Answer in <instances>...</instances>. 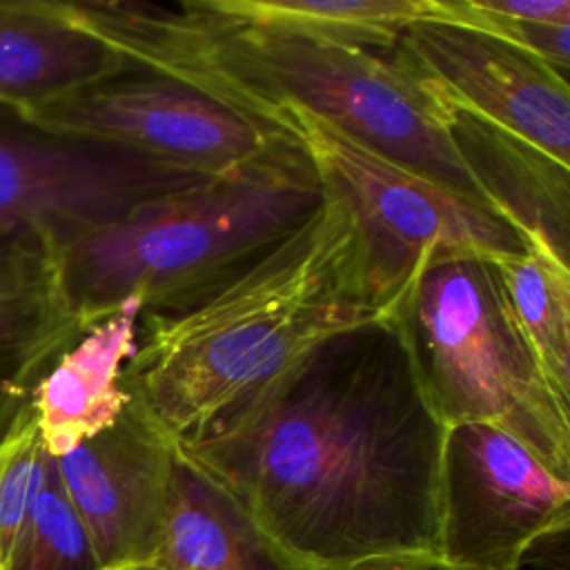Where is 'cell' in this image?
Instances as JSON below:
<instances>
[{
  "mask_svg": "<svg viewBox=\"0 0 570 570\" xmlns=\"http://www.w3.org/2000/svg\"><path fill=\"white\" fill-rule=\"evenodd\" d=\"M448 131L483 200L570 267V174L537 145L450 100Z\"/></svg>",
  "mask_w": 570,
  "mask_h": 570,
  "instance_id": "13",
  "label": "cell"
},
{
  "mask_svg": "<svg viewBox=\"0 0 570 570\" xmlns=\"http://www.w3.org/2000/svg\"><path fill=\"white\" fill-rule=\"evenodd\" d=\"M323 191L298 229L238 272L138 314L120 383L174 445L216 432L327 336L387 316L367 298L347 205Z\"/></svg>",
  "mask_w": 570,
  "mask_h": 570,
  "instance_id": "3",
  "label": "cell"
},
{
  "mask_svg": "<svg viewBox=\"0 0 570 570\" xmlns=\"http://www.w3.org/2000/svg\"><path fill=\"white\" fill-rule=\"evenodd\" d=\"M390 316L443 425H494L570 481V401L519 327L494 258L423 263Z\"/></svg>",
  "mask_w": 570,
  "mask_h": 570,
  "instance_id": "5",
  "label": "cell"
},
{
  "mask_svg": "<svg viewBox=\"0 0 570 570\" xmlns=\"http://www.w3.org/2000/svg\"><path fill=\"white\" fill-rule=\"evenodd\" d=\"M570 528V481L488 423L445 425L439 557L472 570H519L525 552Z\"/></svg>",
  "mask_w": 570,
  "mask_h": 570,
  "instance_id": "9",
  "label": "cell"
},
{
  "mask_svg": "<svg viewBox=\"0 0 570 570\" xmlns=\"http://www.w3.org/2000/svg\"><path fill=\"white\" fill-rule=\"evenodd\" d=\"M174 463L176 445L131 401L114 425L53 459L102 570L156 561Z\"/></svg>",
  "mask_w": 570,
  "mask_h": 570,
  "instance_id": "10",
  "label": "cell"
},
{
  "mask_svg": "<svg viewBox=\"0 0 570 570\" xmlns=\"http://www.w3.org/2000/svg\"><path fill=\"white\" fill-rule=\"evenodd\" d=\"M445 425L399 323L341 330L203 441L176 445L278 570L439 557Z\"/></svg>",
  "mask_w": 570,
  "mask_h": 570,
  "instance_id": "1",
  "label": "cell"
},
{
  "mask_svg": "<svg viewBox=\"0 0 570 570\" xmlns=\"http://www.w3.org/2000/svg\"><path fill=\"white\" fill-rule=\"evenodd\" d=\"M316 167L212 178L142 203L58 252L65 303L82 330L200 294L298 229L323 203Z\"/></svg>",
  "mask_w": 570,
  "mask_h": 570,
  "instance_id": "4",
  "label": "cell"
},
{
  "mask_svg": "<svg viewBox=\"0 0 570 570\" xmlns=\"http://www.w3.org/2000/svg\"><path fill=\"white\" fill-rule=\"evenodd\" d=\"M134 570H160V568L154 566V563H147V566H140V568H134Z\"/></svg>",
  "mask_w": 570,
  "mask_h": 570,
  "instance_id": "24",
  "label": "cell"
},
{
  "mask_svg": "<svg viewBox=\"0 0 570 570\" xmlns=\"http://www.w3.org/2000/svg\"><path fill=\"white\" fill-rule=\"evenodd\" d=\"M154 566L160 570H278L232 501L178 450Z\"/></svg>",
  "mask_w": 570,
  "mask_h": 570,
  "instance_id": "16",
  "label": "cell"
},
{
  "mask_svg": "<svg viewBox=\"0 0 570 570\" xmlns=\"http://www.w3.org/2000/svg\"><path fill=\"white\" fill-rule=\"evenodd\" d=\"M67 9L131 65L178 78L258 125L296 138L287 109H303L405 169L483 200L450 140L448 96L399 42L345 45L229 16L209 0H73Z\"/></svg>",
  "mask_w": 570,
  "mask_h": 570,
  "instance_id": "2",
  "label": "cell"
},
{
  "mask_svg": "<svg viewBox=\"0 0 570 570\" xmlns=\"http://www.w3.org/2000/svg\"><path fill=\"white\" fill-rule=\"evenodd\" d=\"M80 332L62 296L58 245L38 229L0 227V441Z\"/></svg>",
  "mask_w": 570,
  "mask_h": 570,
  "instance_id": "12",
  "label": "cell"
},
{
  "mask_svg": "<svg viewBox=\"0 0 570 570\" xmlns=\"http://www.w3.org/2000/svg\"><path fill=\"white\" fill-rule=\"evenodd\" d=\"M138 314L140 305L129 301L89 325L33 387L29 403L49 456L58 459L94 439L127 407L120 374L134 350Z\"/></svg>",
  "mask_w": 570,
  "mask_h": 570,
  "instance_id": "15",
  "label": "cell"
},
{
  "mask_svg": "<svg viewBox=\"0 0 570 570\" xmlns=\"http://www.w3.org/2000/svg\"><path fill=\"white\" fill-rule=\"evenodd\" d=\"M494 263L519 327L554 387L570 401V267L539 247Z\"/></svg>",
  "mask_w": 570,
  "mask_h": 570,
  "instance_id": "18",
  "label": "cell"
},
{
  "mask_svg": "<svg viewBox=\"0 0 570 570\" xmlns=\"http://www.w3.org/2000/svg\"><path fill=\"white\" fill-rule=\"evenodd\" d=\"M29 118L51 131L111 142L207 178L314 167L298 138L258 125L178 78L136 65Z\"/></svg>",
  "mask_w": 570,
  "mask_h": 570,
  "instance_id": "7",
  "label": "cell"
},
{
  "mask_svg": "<svg viewBox=\"0 0 570 570\" xmlns=\"http://www.w3.org/2000/svg\"><path fill=\"white\" fill-rule=\"evenodd\" d=\"M129 67L65 0H0V105L29 116Z\"/></svg>",
  "mask_w": 570,
  "mask_h": 570,
  "instance_id": "14",
  "label": "cell"
},
{
  "mask_svg": "<svg viewBox=\"0 0 570 570\" xmlns=\"http://www.w3.org/2000/svg\"><path fill=\"white\" fill-rule=\"evenodd\" d=\"M207 180L111 142L51 131L0 105V227L38 229L58 252L142 203Z\"/></svg>",
  "mask_w": 570,
  "mask_h": 570,
  "instance_id": "8",
  "label": "cell"
},
{
  "mask_svg": "<svg viewBox=\"0 0 570 570\" xmlns=\"http://www.w3.org/2000/svg\"><path fill=\"white\" fill-rule=\"evenodd\" d=\"M218 11L258 24L390 49L405 27L434 18V0H209Z\"/></svg>",
  "mask_w": 570,
  "mask_h": 570,
  "instance_id": "17",
  "label": "cell"
},
{
  "mask_svg": "<svg viewBox=\"0 0 570 570\" xmlns=\"http://www.w3.org/2000/svg\"><path fill=\"white\" fill-rule=\"evenodd\" d=\"M49 454L40 441L31 403L0 441V570L7 568L36 497L45 483Z\"/></svg>",
  "mask_w": 570,
  "mask_h": 570,
  "instance_id": "20",
  "label": "cell"
},
{
  "mask_svg": "<svg viewBox=\"0 0 570 570\" xmlns=\"http://www.w3.org/2000/svg\"><path fill=\"white\" fill-rule=\"evenodd\" d=\"M434 18L465 24L501 40H508L528 53L541 58L561 76L570 69V24L517 20L485 9L479 0H434ZM432 20V18H430Z\"/></svg>",
  "mask_w": 570,
  "mask_h": 570,
  "instance_id": "21",
  "label": "cell"
},
{
  "mask_svg": "<svg viewBox=\"0 0 570 570\" xmlns=\"http://www.w3.org/2000/svg\"><path fill=\"white\" fill-rule=\"evenodd\" d=\"M323 185L347 205L358 236L367 298L392 314L423 263L530 252L523 234L488 203L363 147L303 109H287Z\"/></svg>",
  "mask_w": 570,
  "mask_h": 570,
  "instance_id": "6",
  "label": "cell"
},
{
  "mask_svg": "<svg viewBox=\"0 0 570 570\" xmlns=\"http://www.w3.org/2000/svg\"><path fill=\"white\" fill-rule=\"evenodd\" d=\"M347 570H472L463 566H452L441 557H414V559H390V561H374L363 563Z\"/></svg>",
  "mask_w": 570,
  "mask_h": 570,
  "instance_id": "23",
  "label": "cell"
},
{
  "mask_svg": "<svg viewBox=\"0 0 570 570\" xmlns=\"http://www.w3.org/2000/svg\"><path fill=\"white\" fill-rule=\"evenodd\" d=\"M485 9L530 22H554L570 24L568 0H479Z\"/></svg>",
  "mask_w": 570,
  "mask_h": 570,
  "instance_id": "22",
  "label": "cell"
},
{
  "mask_svg": "<svg viewBox=\"0 0 570 570\" xmlns=\"http://www.w3.org/2000/svg\"><path fill=\"white\" fill-rule=\"evenodd\" d=\"M399 45L452 100L570 163L568 78L525 49L450 20H419Z\"/></svg>",
  "mask_w": 570,
  "mask_h": 570,
  "instance_id": "11",
  "label": "cell"
},
{
  "mask_svg": "<svg viewBox=\"0 0 570 570\" xmlns=\"http://www.w3.org/2000/svg\"><path fill=\"white\" fill-rule=\"evenodd\" d=\"M4 570H102L53 459Z\"/></svg>",
  "mask_w": 570,
  "mask_h": 570,
  "instance_id": "19",
  "label": "cell"
}]
</instances>
